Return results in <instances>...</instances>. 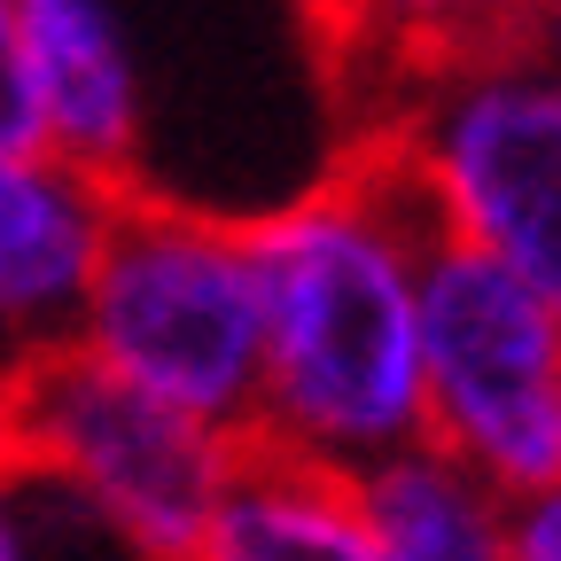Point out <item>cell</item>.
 Segmentation results:
<instances>
[{"label":"cell","mask_w":561,"mask_h":561,"mask_svg":"<svg viewBox=\"0 0 561 561\" xmlns=\"http://www.w3.org/2000/svg\"><path fill=\"white\" fill-rule=\"evenodd\" d=\"M375 561H507V500L460 453L413 437L351 476Z\"/></svg>","instance_id":"obj_9"},{"label":"cell","mask_w":561,"mask_h":561,"mask_svg":"<svg viewBox=\"0 0 561 561\" xmlns=\"http://www.w3.org/2000/svg\"><path fill=\"white\" fill-rule=\"evenodd\" d=\"M375 149L398 157L437 234L561 312V87L515 32L390 79Z\"/></svg>","instance_id":"obj_3"},{"label":"cell","mask_w":561,"mask_h":561,"mask_svg":"<svg viewBox=\"0 0 561 561\" xmlns=\"http://www.w3.org/2000/svg\"><path fill=\"white\" fill-rule=\"evenodd\" d=\"M437 219L375 140L328 187L250 219L257 257V413L250 445L335 476L421 437V257Z\"/></svg>","instance_id":"obj_1"},{"label":"cell","mask_w":561,"mask_h":561,"mask_svg":"<svg viewBox=\"0 0 561 561\" xmlns=\"http://www.w3.org/2000/svg\"><path fill=\"white\" fill-rule=\"evenodd\" d=\"M70 343L94 367L125 375L133 390L250 445L257 359H265L250 219H219V210L125 187Z\"/></svg>","instance_id":"obj_2"},{"label":"cell","mask_w":561,"mask_h":561,"mask_svg":"<svg viewBox=\"0 0 561 561\" xmlns=\"http://www.w3.org/2000/svg\"><path fill=\"white\" fill-rule=\"evenodd\" d=\"M187 561H375L351 476L242 445Z\"/></svg>","instance_id":"obj_8"},{"label":"cell","mask_w":561,"mask_h":561,"mask_svg":"<svg viewBox=\"0 0 561 561\" xmlns=\"http://www.w3.org/2000/svg\"><path fill=\"white\" fill-rule=\"evenodd\" d=\"M421 437L500 491L561 476V312L453 234L421 257Z\"/></svg>","instance_id":"obj_5"},{"label":"cell","mask_w":561,"mask_h":561,"mask_svg":"<svg viewBox=\"0 0 561 561\" xmlns=\"http://www.w3.org/2000/svg\"><path fill=\"white\" fill-rule=\"evenodd\" d=\"M0 460L70 491L125 553L187 561L242 460V437L133 390L79 343H55L32 351L0 390Z\"/></svg>","instance_id":"obj_4"},{"label":"cell","mask_w":561,"mask_h":561,"mask_svg":"<svg viewBox=\"0 0 561 561\" xmlns=\"http://www.w3.org/2000/svg\"><path fill=\"white\" fill-rule=\"evenodd\" d=\"M125 187L62 164L47 149H0V328L24 351L79 335V305Z\"/></svg>","instance_id":"obj_6"},{"label":"cell","mask_w":561,"mask_h":561,"mask_svg":"<svg viewBox=\"0 0 561 561\" xmlns=\"http://www.w3.org/2000/svg\"><path fill=\"white\" fill-rule=\"evenodd\" d=\"M24 359H32V351H24V343H16L9 328H0V390H9V382H16V367H24Z\"/></svg>","instance_id":"obj_15"},{"label":"cell","mask_w":561,"mask_h":561,"mask_svg":"<svg viewBox=\"0 0 561 561\" xmlns=\"http://www.w3.org/2000/svg\"><path fill=\"white\" fill-rule=\"evenodd\" d=\"M0 149H39V102H32V62H24L16 0H0Z\"/></svg>","instance_id":"obj_12"},{"label":"cell","mask_w":561,"mask_h":561,"mask_svg":"<svg viewBox=\"0 0 561 561\" xmlns=\"http://www.w3.org/2000/svg\"><path fill=\"white\" fill-rule=\"evenodd\" d=\"M0 561H140V553H125L47 476L0 460Z\"/></svg>","instance_id":"obj_11"},{"label":"cell","mask_w":561,"mask_h":561,"mask_svg":"<svg viewBox=\"0 0 561 561\" xmlns=\"http://www.w3.org/2000/svg\"><path fill=\"white\" fill-rule=\"evenodd\" d=\"M320 9L390 79H405L437 55H460L476 39H500L515 24V0H320Z\"/></svg>","instance_id":"obj_10"},{"label":"cell","mask_w":561,"mask_h":561,"mask_svg":"<svg viewBox=\"0 0 561 561\" xmlns=\"http://www.w3.org/2000/svg\"><path fill=\"white\" fill-rule=\"evenodd\" d=\"M507 561H561V476L507 500Z\"/></svg>","instance_id":"obj_13"},{"label":"cell","mask_w":561,"mask_h":561,"mask_svg":"<svg viewBox=\"0 0 561 561\" xmlns=\"http://www.w3.org/2000/svg\"><path fill=\"white\" fill-rule=\"evenodd\" d=\"M507 32L546 62V79L561 87V0H515V24Z\"/></svg>","instance_id":"obj_14"},{"label":"cell","mask_w":561,"mask_h":561,"mask_svg":"<svg viewBox=\"0 0 561 561\" xmlns=\"http://www.w3.org/2000/svg\"><path fill=\"white\" fill-rule=\"evenodd\" d=\"M24 62L39 102V149L94 172L102 187H140V62L110 0H16Z\"/></svg>","instance_id":"obj_7"}]
</instances>
